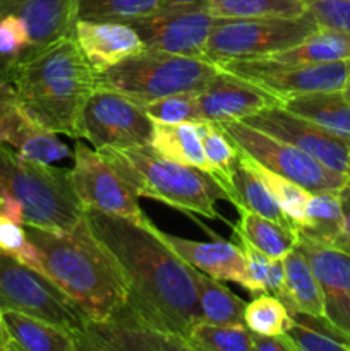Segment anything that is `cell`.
<instances>
[{"label":"cell","mask_w":350,"mask_h":351,"mask_svg":"<svg viewBox=\"0 0 350 351\" xmlns=\"http://www.w3.org/2000/svg\"><path fill=\"white\" fill-rule=\"evenodd\" d=\"M91 232L110 250L126 278L127 304L154 328L187 339L201 321L194 267L182 261L151 223L88 209Z\"/></svg>","instance_id":"1"},{"label":"cell","mask_w":350,"mask_h":351,"mask_svg":"<svg viewBox=\"0 0 350 351\" xmlns=\"http://www.w3.org/2000/svg\"><path fill=\"white\" fill-rule=\"evenodd\" d=\"M26 230L40 250L45 274L89 321H103L127 304L129 290L120 266L91 232L86 218L69 232L38 226Z\"/></svg>","instance_id":"2"},{"label":"cell","mask_w":350,"mask_h":351,"mask_svg":"<svg viewBox=\"0 0 350 351\" xmlns=\"http://www.w3.org/2000/svg\"><path fill=\"white\" fill-rule=\"evenodd\" d=\"M10 86L38 123L55 134L81 139V115L98 88V72L65 36L24 62Z\"/></svg>","instance_id":"3"},{"label":"cell","mask_w":350,"mask_h":351,"mask_svg":"<svg viewBox=\"0 0 350 351\" xmlns=\"http://www.w3.org/2000/svg\"><path fill=\"white\" fill-rule=\"evenodd\" d=\"M139 197L163 202L177 211L220 218L215 201L225 199L222 184L208 171L167 160L151 144L139 147H102L96 149Z\"/></svg>","instance_id":"4"},{"label":"cell","mask_w":350,"mask_h":351,"mask_svg":"<svg viewBox=\"0 0 350 351\" xmlns=\"http://www.w3.org/2000/svg\"><path fill=\"white\" fill-rule=\"evenodd\" d=\"M0 178L23 209V223L54 232H69L86 209L75 194L71 170L27 160L0 143Z\"/></svg>","instance_id":"5"},{"label":"cell","mask_w":350,"mask_h":351,"mask_svg":"<svg viewBox=\"0 0 350 351\" xmlns=\"http://www.w3.org/2000/svg\"><path fill=\"white\" fill-rule=\"evenodd\" d=\"M220 65L205 57H185L146 48L98 74L100 88H108L134 101L146 103L177 93H199Z\"/></svg>","instance_id":"6"},{"label":"cell","mask_w":350,"mask_h":351,"mask_svg":"<svg viewBox=\"0 0 350 351\" xmlns=\"http://www.w3.org/2000/svg\"><path fill=\"white\" fill-rule=\"evenodd\" d=\"M318 29L309 14L302 17L216 19L202 57L215 64L264 58L302 43Z\"/></svg>","instance_id":"7"},{"label":"cell","mask_w":350,"mask_h":351,"mask_svg":"<svg viewBox=\"0 0 350 351\" xmlns=\"http://www.w3.org/2000/svg\"><path fill=\"white\" fill-rule=\"evenodd\" d=\"M5 308L43 319L72 335L89 321L50 278L0 250V311Z\"/></svg>","instance_id":"8"},{"label":"cell","mask_w":350,"mask_h":351,"mask_svg":"<svg viewBox=\"0 0 350 351\" xmlns=\"http://www.w3.org/2000/svg\"><path fill=\"white\" fill-rule=\"evenodd\" d=\"M237 144L240 151L253 158L256 163L292 182L307 189L312 194L318 192H342L347 185V175L331 170L321 161L312 158L273 136L247 125L242 120H230L218 123Z\"/></svg>","instance_id":"9"},{"label":"cell","mask_w":350,"mask_h":351,"mask_svg":"<svg viewBox=\"0 0 350 351\" xmlns=\"http://www.w3.org/2000/svg\"><path fill=\"white\" fill-rule=\"evenodd\" d=\"M253 84L283 99L309 93L345 91L350 84V60L329 64H283L268 58H246L218 64Z\"/></svg>","instance_id":"10"},{"label":"cell","mask_w":350,"mask_h":351,"mask_svg":"<svg viewBox=\"0 0 350 351\" xmlns=\"http://www.w3.org/2000/svg\"><path fill=\"white\" fill-rule=\"evenodd\" d=\"M154 122L144 105L108 88H96L81 115V139L102 147H139L151 144Z\"/></svg>","instance_id":"11"},{"label":"cell","mask_w":350,"mask_h":351,"mask_svg":"<svg viewBox=\"0 0 350 351\" xmlns=\"http://www.w3.org/2000/svg\"><path fill=\"white\" fill-rule=\"evenodd\" d=\"M72 158V184L86 211L93 209L136 223L150 221L137 201L139 195L98 151L78 143Z\"/></svg>","instance_id":"12"},{"label":"cell","mask_w":350,"mask_h":351,"mask_svg":"<svg viewBox=\"0 0 350 351\" xmlns=\"http://www.w3.org/2000/svg\"><path fill=\"white\" fill-rule=\"evenodd\" d=\"M216 17L208 2L192 5H161L150 16L130 21L144 47L185 57H202Z\"/></svg>","instance_id":"13"},{"label":"cell","mask_w":350,"mask_h":351,"mask_svg":"<svg viewBox=\"0 0 350 351\" xmlns=\"http://www.w3.org/2000/svg\"><path fill=\"white\" fill-rule=\"evenodd\" d=\"M78 351H192L187 339L148 324L129 304L74 335Z\"/></svg>","instance_id":"14"},{"label":"cell","mask_w":350,"mask_h":351,"mask_svg":"<svg viewBox=\"0 0 350 351\" xmlns=\"http://www.w3.org/2000/svg\"><path fill=\"white\" fill-rule=\"evenodd\" d=\"M242 122L268 136L294 144L331 170L347 175L350 161V139L329 132L312 120L277 105L246 117Z\"/></svg>","instance_id":"15"},{"label":"cell","mask_w":350,"mask_h":351,"mask_svg":"<svg viewBox=\"0 0 350 351\" xmlns=\"http://www.w3.org/2000/svg\"><path fill=\"white\" fill-rule=\"evenodd\" d=\"M0 143L40 163L51 165L72 154L57 134L30 115L10 84H0Z\"/></svg>","instance_id":"16"},{"label":"cell","mask_w":350,"mask_h":351,"mask_svg":"<svg viewBox=\"0 0 350 351\" xmlns=\"http://www.w3.org/2000/svg\"><path fill=\"white\" fill-rule=\"evenodd\" d=\"M297 247L311 264L323 291L325 317L350 338V254L336 245L299 237Z\"/></svg>","instance_id":"17"},{"label":"cell","mask_w":350,"mask_h":351,"mask_svg":"<svg viewBox=\"0 0 350 351\" xmlns=\"http://www.w3.org/2000/svg\"><path fill=\"white\" fill-rule=\"evenodd\" d=\"M202 122L223 123L281 105V99L229 71L220 72L198 93Z\"/></svg>","instance_id":"18"},{"label":"cell","mask_w":350,"mask_h":351,"mask_svg":"<svg viewBox=\"0 0 350 351\" xmlns=\"http://www.w3.org/2000/svg\"><path fill=\"white\" fill-rule=\"evenodd\" d=\"M0 12L14 14L27 27L31 53L74 34L75 0H0Z\"/></svg>","instance_id":"19"},{"label":"cell","mask_w":350,"mask_h":351,"mask_svg":"<svg viewBox=\"0 0 350 351\" xmlns=\"http://www.w3.org/2000/svg\"><path fill=\"white\" fill-rule=\"evenodd\" d=\"M74 40L96 72H105L144 48L137 31L126 23L75 21Z\"/></svg>","instance_id":"20"},{"label":"cell","mask_w":350,"mask_h":351,"mask_svg":"<svg viewBox=\"0 0 350 351\" xmlns=\"http://www.w3.org/2000/svg\"><path fill=\"white\" fill-rule=\"evenodd\" d=\"M168 247L189 266L220 281H233L246 288L247 257L239 243L233 242H196L158 230Z\"/></svg>","instance_id":"21"},{"label":"cell","mask_w":350,"mask_h":351,"mask_svg":"<svg viewBox=\"0 0 350 351\" xmlns=\"http://www.w3.org/2000/svg\"><path fill=\"white\" fill-rule=\"evenodd\" d=\"M0 351H78L74 335L43 319L0 311Z\"/></svg>","instance_id":"22"},{"label":"cell","mask_w":350,"mask_h":351,"mask_svg":"<svg viewBox=\"0 0 350 351\" xmlns=\"http://www.w3.org/2000/svg\"><path fill=\"white\" fill-rule=\"evenodd\" d=\"M278 298L290 312L325 317L321 287L311 264L297 245L285 257V281Z\"/></svg>","instance_id":"23"},{"label":"cell","mask_w":350,"mask_h":351,"mask_svg":"<svg viewBox=\"0 0 350 351\" xmlns=\"http://www.w3.org/2000/svg\"><path fill=\"white\" fill-rule=\"evenodd\" d=\"M233 237L246 240L270 259H285L299 240L294 225L264 218L249 209H239V221L233 226Z\"/></svg>","instance_id":"24"},{"label":"cell","mask_w":350,"mask_h":351,"mask_svg":"<svg viewBox=\"0 0 350 351\" xmlns=\"http://www.w3.org/2000/svg\"><path fill=\"white\" fill-rule=\"evenodd\" d=\"M230 185H232L230 202L235 206L237 211L239 209H249V211L257 213V215L264 216V218L287 223V225H294L287 218V215L281 211L280 206L277 204L271 192L264 185L263 178L259 177L257 170L254 168L253 160L244 151H240L239 163H237L235 171H233Z\"/></svg>","instance_id":"25"},{"label":"cell","mask_w":350,"mask_h":351,"mask_svg":"<svg viewBox=\"0 0 350 351\" xmlns=\"http://www.w3.org/2000/svg\"><path fill=\"white\" fill-rule=\"evenodd\" d=\"M281 106L312 120L336 136L350 139V99L345 91L292 96L283 99Z\"/></svg>","instance_id":"26"},{"label":"cell","mask_w":350,"mask_h":351,"mask_svg":"<svg viewBox=\"0 0 350 351\" xmlns=\"http://www.w3.org/2000/svg\"><path fill=\"white\" fill-rule=\"evenodd\" d=\"M151 146L167 160L194 167L213 175L211 163L202 149L201 137L194 123H160L154 122Z\"/></svg>","instance_id":"27"},{"label":"cell","mask_w":350,"mask_h":351,"mask_svg":"<svg viewBox=\"0 0 350 351\" xmlns=\"http://www.w3.org/2000/svg\"><path fill=\"white\" fill-rule=\"evenodd\" d=\"M345 225L342 192H318L312 194L305 208V219L297 226L302 239L318 243L335 245Z\"/></svg>","instance_id":"28"},{"label":"cell","mask_w":350,"mask_h":351,"mask_svg":"<svg viewBox=\"0 0 350 351\" xmlns=\"http://www.w3.org/2000/svg\"><path fill=\"white\" fill-rule=\"evenodd\" d=\"M264 58L283 64H329L350 60V34L318 27L302 43Z\"/></svg>","instance_id":"29"},{"label":"cell","mask_w":350,"mask_h":351,"mask_svg":"<svg viewBox=\"0 0 350 351\" xmlns=\"http://www.w3.org/2000/svg\"><path fill=\"white\" fill-rule=\"evenodd\" d=\"M198 305L201 321L216 326L244 324L246 302L230 291L220 280L208 276L194 267Z\"/></svg>","instance_id":"30"},{"label":"cell","mask_w":350,"mask_h":351,"mask_svg":"<svg viewBox=\"0 0 350 351\" xmlns=\"http://www.w3.org/2000/svg\"><path fill=\"white\" fill-rule=\"evenodd\" d=\"M292 328L287 336L297 351H350V338L326 317L290 312Z\"/></svg>","instance_id":"31"},{"label":"cell","mask_w":350,"mask_h":351,"mask_svg":"<svg viewBox=\"0 0 350 351\" xmlns=\"http://www.w3.org/2000/svg\"><path fill=\"white\" fill-rule=\"evenodd\" d=\"M194 125L198 129L199 137H201L206 158L213 167V177L222 184L226 194V201L230 202V197H232L230 182H232V175L235 171L237 163H239L240 149L218 123L199 122Z\"/></svg>","instance_id":"32"},{"label":"cell","mask_w":350,"mask_h":351,"mask_svg":"<svg viewBox=\"0 0 350 351\" xmlns=\"http://www.w3.org/2000/svg\"><path fill=\"white\" fill-rule=\"evenodd\" d=\"M216 19H261V17H302L305 0H208Z\"/></svg>","instance_id":"33"},{"label":"cell","mask_w":350,"mask_h":351,"mask_svg":"<svg viewBox=\"0 0 350 351\" xmlns=\"http://www.w3.org/2000/svg\"><path fill=\"white\" fill-rule=\"evenodd\" d=\"M31 57L26 24L14 14L0 12V84H10L17 69Z\"/></svg>","instance_id":"34"},{"label":"cell","mask_w":350,"mask_h":351,"mask_svg":"<svg viewBox=\"0 0 350 351\" xmlns=\"http://www.w3.org/2000/svg\"><path fill=\"white\" fill-rule=\"evenodd\" d=\"M161 7V0H75V16L95 23H130L150 16Z\"/></svg>","instance_id":"35"},{"label":"cell","mask_w":350,"mask_h":351,"mask_svg":"<svg viewBox=\"0 0 350 351\" xmlns=\"http://www.w3.org/2000/svg\"><path fill=\"white\" fill-rule=\"evenodd\" d=\"M187 343L192 351H253L246 324L216 326L199 321L189 332Z\"/></svg>","instance_id":"36"},{"label":"cell","mask_w":350,"mask_h":351,"mask_svg":"<svg viewBox=\"0 0 350 351\" xmlns=\"http://www.w3.org/2000/svg\"><path fill=\"white\" fill-rule=\"evenodd\" d=\"M290 311L285 307L283 302L270 293L256 295L253 302L246 305L244 312V324L257 335L280 336L287 335L292 328Z\"/></svg>","instance_id":"37"},{"label":"cell","mask_w":350,"mask_h":351,"mask_svg":"<svg viewBox=\"0 0 350 351\" xmlns=\"http://www.w3.org/2000/svg\"><path fill=\"white\" fill-rule=\"evenodd\" d=\"M250 158V156H249ZM253 160V158H250ZM254 168L257 170L259 177L263 178L264 185L268 187V191L271 192L273 199L277 201V204L280 206L281 211L287 215V218L297 226H301L305 219V208H307V202L311 199L312 192H309L307 189L301 187L299 184L292 182L290 178H285L281 175L275 173V171L268 170V168L261 167L259 163L253 160Z\"/></svg>","instance_id":"38"},{"label":"cell","mask_w":350,"mask_h":351,"mask_svg":"<svg viewBox=\"0 0 350 351\" xmlns=\"http://www.w3.org/2000/svg\"><path fill=\"white\" fill-rule=\"evenodd\" d=\"M0 250L45 274L40 250L31 242L26 226L5 215H0Z\"/></svg>","instance_id":"39"},{"label":"cell","mask_w":350,"mask_h":351,"mask_svg":"<svg viewBox=\"0 0 350 351\" xmlns=\"http://www.w3.org/2000/svg\"><path fill=\"white\" fill-rule=\"evenodd\" d=\"M153 122L160 123H199L201 113L198 105V93H177L144 105Z\"/></svg>","instance_id":"40"},{"label":"cell","mask_w":350,"mask_h":351,"mask_svg":"<svg viewBox=\"0 0 350 351\" xmlns=\"http://www.w3.org/2000/svg\"><path fill=\"white\" fill-rule=\"evenodd\" d=\"M305 5L318 27L350 34V0H305Z\"/></svg>","instance_id":"41"},{"label":"cell","mask_w":350,"mask_h":351,"mask_svg":"<svg viewBox=\"0 0 350 351\" xmlns=\"http://www.w3.org/2000/svg\"><path fill=\"white\" fill-rule=\"evenodd\" d=\"M253 351H297L287 335L268 336L250 331Z\"/></svg>","instance_id":"42"},{"label":"cell","mask_w":350,"mask_h":351,"mask_svg":"<svg viewBox=\"0 0 350 351\" xmlns=\"http://www.w3.org/2000/svg\"><path fill=\"white\" fill-rule=\"evenodd\" d=\"M285 281V259H271L270 269H268L266 293L275 295L278 298Z\"/></svg>","instance_id":"43"},{"label":"cell","mask_w":350,"mask_h":351,"mask_svg":"<svg viewBox=\"0 0 350 351\" xmlns=\"http://www.w3.org/2000/svg\"><path fill=\"white\" fill-rule=\"evenodd\" d=\"M0 215H5L16 221L23 223V209H21L19 202L12 197V194L7 191L2 178H0Z\"/></svg>","instance_id":"44"},{"label":"cell","mask_w":350,"mask_h":351,"mask_svg":"<svg viewBox=\"0 0 350 351\" xmlns=\"http://www.w3.org/2000/svg\"><path fill=\"white\" fill-rule=\"evenodd\" d=\"M343 211H345V225H343V232L335 245L350 254V202L343 201Z\"/></svg>","instance_id":"45"},{"label":"cell","mask_w":350,"mask_h":351,"mask_svg":"<svg viewBox=\"0 0 350 351\" xmlns=\"http://www.w3.org/2000/svg\"><path fill=\"white\" fill-rule=\"evenodd\" d=\"M208 2V0H161V5H192V3H201Z\"/></svg>","instance_id":"46"},{"label":"cell","mask_w":350,"mask_h":351,"mask_svg":"<svg viewBox=\"0 0 350 351\" xmlns=\"http://www.w3.org/2000/svg\"><path fill=\"white\" fill-rule=\"evenodd\" d=\"M342 197L345 202H350V161H349V170H347V185L342 191Z\"/></svg>","instance_id":"47"}]
</instances>
